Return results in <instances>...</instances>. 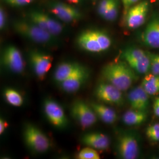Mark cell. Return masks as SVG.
Returning <instances> with one entry per match:
<instances>
[{
  "label": "cell",
  "instance_id": "obj_22",
  "mask_svg": "<svg viewBox=\"0 0 159 159\" xmlns=\"http://www.w3.org/2000/svg\"><path fill=\"white\" fill-rule=\"evenodd\" d=\"M6 102L14 107H20L24 103L23 97L18 91L11 88L6 89L4 91Z\"/></svg>",
  "mask_w": 159,
  "mask_h": 159
},
{
  "label": "cell",
  "instance_id": "obj_1",
  "mask_svg": "<svg viewBox=\"0 0 159 159\" xmlns=\"http://www.w3.org/2000/svg\"><path fill=\"white\" fill-rule=\"evenodd\" d=\"M102 77L121 91H127L138 79L137 73L125 62L108 63L102 69Z\"/></svg>",
  "mask_w": 159,
  "mask_h": 159
},
{
  "label": "cell",
  "instance_id": "obj_21",
  "mask_svg": "<svg viewBox=\"0 0 159 159\" xmlns=\"http://www.w3.org/2000/svg\"><path fill=\"white\" fill-rule=\"evenodd\" d=\"M141 85L149 96L159 94V75L148 73L143 78Z\"/></svg>",
  "mask_w": 159,
  "mask_h": 159
},
{
  "label": "cell",
  "instance_id": "obj_13",
  "mask_svg": "<svg viewBox=\"0 0 159 159\" xmlns=\"http://www.w3.org/2000/svg\"><path fill=\"white\" fill-rule=\"evenodd\" d=\"M90 77V70L84 66L68 79L64 81L59 84L63 91L68 93H74L79 91L85 84Z\"/></svg>",
  "mask_w": 159,
  "mask_h": 159
},
{
  "label": "cell",
  "instance_id": "obj_24",
  "mask_svg": "<svg viewBox=\"0 0 159 159\" xmlns=\"http://www.w3.org/2000/svg\"><path fill=\"white\" fill-rule=\"evenodd\" d=\"M76 158L78 159H100V156L97 150L87 146L81 149L77 154Z\"/></svg>",
  "mask_w": 159,
  "mask_h": 159
},
{
  "label": "cell",
  "instance_id": "obj_32",
  "mask_svg": "<svg viewBox=\"0 0 159 159\" xmlns=\"http://www.w3.org/2000/svg\"><path fill=\"white\" fill-rule=\"evenodd\" d=\"M8 123L6 121V120L2 118L0 119V134H2L4 133L6 129L8 127Z\"/></svg>",
  "mask_w": 159,
  "mask_h": 159
},
{
  "label": "cell",
  "instance_id": "obj_18",
  "mask_svg": "<svg viewBox=\"0 0 159 159\" xmlns=\"http://www.w3.org/2000/svg\"><path fill=\"white\" fill-rule=\"evenodd\" d=\"M84 67L77 62H63L58 65L54 73V79L58 84L68 79Z\"/></svg>",
  "mask_w": 159,
  "mask_h": 159
},
{
  "label": "cell",
  "instance_id": "obj_30",
  "mask_svg": "<svg viewBox=\"0 0 159 159\" xmlns=\"http://www.w3.org/2000/svg\"><path fill=\"white\" fill-rule=\"evenodd\" d=\"M7 22V16L4 9L2 7L0 8V29L3 30L4 29Z\"/></svg>",
  "mask_w": 159,
  "mask_h": 159
},
{
  "label": "cell",
  "instance_id": "obj_14",
  "mask_svg": "<svg viewBox=\"0 0 159 159\" xmlns=\"http://www.w3.org/2000/svg\"><path fill=\"white\" fill-rule=\"evenodd\" d=\"M50 11L56 17L65 23H71L78 20L81 14L78 9L64 2H54L50 6Z\"/></svg>",
  "mask_w": 159,
  "mask_h": 159
},
{
  "label": "cell",
  "instance_id": "obj_3",
  "mask_svg": "<svg viewBox=\"0 0 159 159\" xmlns=\"http://www.w3.org/2000/svg\"><path fill=\"white\" fill-rule=\"evenodd\" d=\"M16 32L23 37L40 44H54L55 36L29 20H18L13 24Z\"/></svg>",
  "mask_w": 159,
  "mask_h": 159
},
{
  "label": "cell",
  "instance_id": "obj_6",
  "mask_svg": "<svg viewBox=\"0 0 159 159\" xmlns=\"http://www.w3.org/2000/svg\"><path fill=\"white\" fill-rule=\"evenodd\" d=\"M116 152L120 159H137L140 153V147L136 134L132 132L120 134L117 137Z\"/></svg>",
  "mask_w": 159,
  "mask_h": 159
},
{
  "label": "cell",
  "instance_id": "obj_33",
  "mask_svg": "<svg viewBox=\"0 0 159 159\" xmlns=\"http://www.w3.org/2000/svg\"><path fill=\"white\" fill-rule=\"evenodd\" d=\"M67 1L71 4H78L79 3L81 0H67Z\"/></svg>",
  "mask_w": 159,
  "mask_h": 159
},
{
  "label": "cell",
  "instance_id": "obj_23",
  "mask_svg": "<svg viewBox=\"0 0 159 159\" xmlns=\"http://www.w3.org/2000/svg\"><path fill=\"white\" fill-rule=\"evenodd\" d=\"M119 4L118 0H113L102 18L107 21H113L117 18L119 15Z\"/></svg>",
  "mask_w": 159,
  "mask_h": 159
},
{
  "label": "cell",
  "instance_id": "obj_9",
  "mask_svg": "<svg viewBox=\"0 0 159 159\" xmlns=\"http://www.w3.org/2000/svg\"><path fill=\"white\" fill-rule=\"evenodd\" d=\"M122 92L117 87L108 82H102L97 85L94 95L102 102L121 106L124 102Z\"/></svg>",
  "mask_w": 159,
  "mask_h": 159
},
{
  "label": "cell",
  "instance_id": "obj_8",
  "mask_svg": "<svg viewBox=\"0 0 159 159\" xmlns=\"http://www.w3.org/2000/svg\"><path fill=\"white\" fill-rule=\"evenodd\" d=\"M1 64L8 70L16 74H21L25 69V63L21 51L16 46L10 45L4 49Z\"/></svg>",
  "mask_w": 159,
  "mask_h": 159
},
{
  "label": "cell",
  "instance_id": "obj_28",
  "mask_svg": "<svg viewBox=\"0 0 159 159\" xmlns=\"http://www.w3.org/2000/svg\"><path fill=\"white\" fill-rule=\"evenodd\" d=\"M6 4L12 7H23L29 5L34 0H2Z\"/></svg>",
  "mask_w": 159,
  "mask_h": 159
},
{
  "label": "cell",
  "instance_id": "obj_26",
  "mask_svg": "<svg viewBox=\"0 0 159 159\" xmlns=\"http://www.w3.org/2000/svg\"><path fill=\"white\" fill-rule=\"evenodd\" d=\"M148 54L150 59V73L159 75V54H153L148 52Z\"/></svg>",
  "mask_w": 159,
  "mask_h": 159
},
{
  "label": "cell",
  "instance_id": "obj_4",
  "mask_svg": "<svg viewBox=\"0 0 159 159\" xmlns=\"http://www.w3.org/2000/svg\"><path fill=\"white\" fill-rule=\"evenodd\" d=\"M23 138L26 146L37 153H44L51 147L48 137L37 126L30 123L25 125Z\"/></svg>",
  "mask_w": 159,
  "mask_h": 159
},
{
  "label": "cell",
  "instance_id": "obj_7",
  "mask_svg": "<svg viewBox=\"0 0 159 159\" xmlns=\"http://www.w3.org/2000/svg\"><path fill=\"white\" fill-rule=\"evenodd\" d=\"M71 115L83 129L94 125L98 117L90 104L82 100H77L71 105Z\"/></svg>",
  "mask_w": 159,
  "mask_h": 159
},
{
  "label": "cell",
  "instance_id": "obj_19",
  "mask_svg": "<svg viewBox=\"0 0 159 159\" xmlns=\"http://www.w3.org/2000/svg\"><path fill=\"white\" fill-rule=\"evenodd\" d=\"M100 119L106 124L111 125L118 119L117 114L113 108L98 102H91L89 104Z\"/></svg>",
  "mask_w": 159,
  "mask_h": 159
},
{
  "label": "cell",
  "instance_id": "obj_29",
  "mask_svg": "<svg viewBox=\"0 0 159 159\" xmlns=\"http://www.w3.org/2000/svg\"><path fill=\"white\" fill-rule=\"evenodd\" d=\"M140 0H121L123 6V14L124 17L131 7L134 6Z\"/></svg>",
  "mask_w": 159,
  "mask_h": 159
},
{
  "label": "cell",
  "instance_id": "obj_31",
  "mask_svg": "<svg viewBox=\"0 0 159 159\" xmlns=\"http://www.w3.org/2000/svg\"><path fill=\"white\" fill-rule=\"evenodd\" d=\"M153 111L154 114L159 117V97H156L154 102Z\"/></svg>",
  "mask_w": 159,
  "mask_h": 159
},
{
  "label": "cell",
  "instance_id": "obj_27",
  "mask_svg": "<svg viewBox=\"0 0 159 159\" xmlns=\"http://www.w3.org/2000/svg\"><path fill=\"white\" fill-rule=\"evenodd\" d=\"M112 1L113 0H102L100 2L97 8V11L100 16L102 17L104 16Z\"/></svg>",
  "mask_w": 159,
  "mask_h": 159
},
{
  "label": "cell",
  "instance_id": "obj_12",
  "mask_svg": "<svg viewBox=\"0 0 159 159\" xmlns=\"http://www.w3.org/2000/svg\"><path fill=\"white\" fill-rule=\"evenodd\" d=\"M46 117L52 125L58 129L65 128L68 120L62 107L55 100L46 99L43 104Z\"/></svg>",
  "mask_w": 159,
  "mask_h": 159
},
{
  "label": "cell",
  "instance_id": "obj_5",
  "mask_svg": "<svg viewBox=\"0 0 159 159\" xmlns=\"http://www.w3.org/2000/svg\"><path fill=\"white\" fill-rule=\"evenodd\" d=\"M121 58L137 74H148L150 69L148 52L136 47H130L122 52Z\"/></svg>",
  "mask_w": 159,
  "mask_h": 159
},
{
  "label": "cell",
  "instance_id": "obj_16",
  "mask_svg": "<svg viewBox=\"0 0 159 159\" xmlns=\"http://www.w3.org/2000/svg\"><path fill=\"white\" fill-rule=\"evenodd\" d=\"M127 98L132 109L147 112L149 106V95L142 85L132 89L129 93Z\"/></svg>",
  "mask_w": 159,
  "mask_h": 159
},
{
  "label": "cell",
  "instance_id": "obj_20",
  "mask_svg": "<svg viewBox=\"0 0 159 159\" xmlns=\"http://www.w3.org/2000/svg\"><path fill=\"white\" fill-rule=\"evenodd\" d=\"M147 119V112L132 109L124 113L122 120L125 125L134 126L142 125Z\"/></svg>",
  "mask_w": 159,
  "mask_h": 159
},
{
  "label": "cell",
  "instance_id": "obj_15",
  "mask_svg": "<svg viewBox=\"0 0 159 159\" xmlns=\"http://www.w3.org/2000/svg\"><path fill=\"white\" fill-rule=\"evenodd\" d=\"M143 44L148 47L159 48V16L151 18L141 35Z\"/></svg>",
  "mask_w": 159,
  "mask_h": 159
},
{
  "label": "cell",
  "instance_id": "obj_2",
  "mask_svg": "<svg viewBox=\"0 0 159 159\" xmlns=\"http://www.w3.org/2000/svg\"><path fill=\"white\" fill-rule=\"evenodd\" d=\"M77 43L84 51L99 53L107 51L110 48L112 40L107 33L102 30L90 29L80 34Z\"/></svg>",
  "mask_w": 159,
  "mask_h": 159
},
{
  "label": "cell",
  "instance_id": "obj_11",
  "mask_svg": "<svg viewBox=\"0 0 159 159\" xmlns=\"http://www.w3.org/2000/svg\"><path fill=\"white\" fill-rule=\"evenodd\" d=\"M148 10V1H143L131 7L124 17L125 27L130 30L138 29L145 23Z\"/></svg>",
  "mask_w": 159,
  "mask_h": 159
},
{
  "label": "cell",
  "instance_id": "obj_17",
  "mask_svg": "<svg viewBox=\"0 0 159 159\" xmlns=\"http://www.w3.org/2000/svg\"><path fill=\"white\" fill-rule=\"evenodd\" d=\"M81 142L86 146L98 150H106L110 144V139L107 135L101 133L91 132L83 135Z\"/></svg>",
  "mask_w": 159,
  "mask_h": 159
},
{
  "label": "cell",
  "instance_id": "obj_25",
  "mask_svg": "<svg viewBox=\"0 0 159 159\" xmlns=\"http://www.w3.org/2000/svg\"><path fill=\"white\" fill-rule=\"evenodd\" d=\"M146 136L153 142H159V123L149 125L146 129Z\"/></svg>",
  "mask_w": 159,
  "mask_h": 159
},
{
  "label": "cell",
  "instance_id": "obj_10",
  "mask_svg": "<svg viewBox=\"0 0 159 159\" xmlns=\"http://www.w3.org/2000/svg\"><path fill=\"white\" fill-rule=\"evenodd\" d=\"M29 61L37 77L43 80L51 69L53 58L51 55L41 51H30Z\"/></svg>",
  "mask_w": 159,
  "mask_h": 159
}]
</instances>
